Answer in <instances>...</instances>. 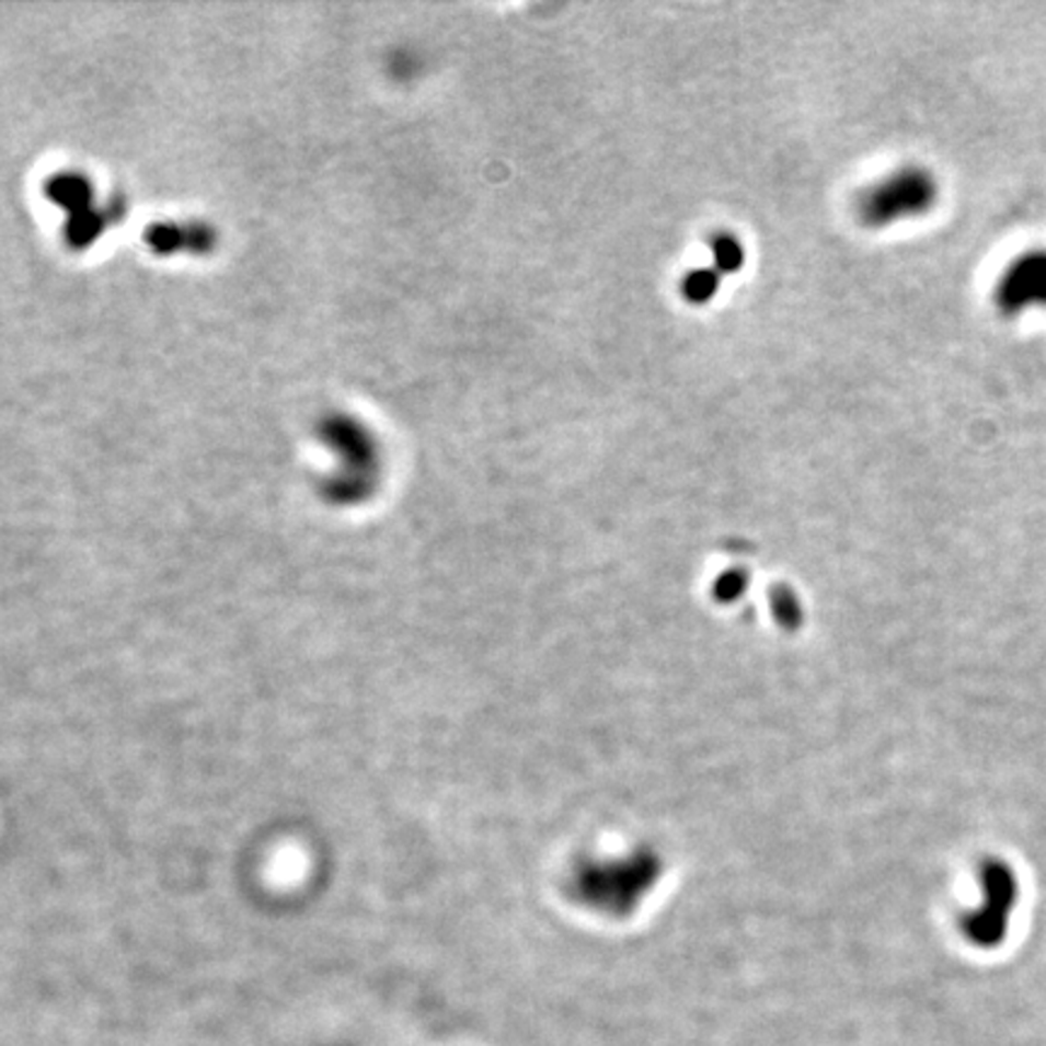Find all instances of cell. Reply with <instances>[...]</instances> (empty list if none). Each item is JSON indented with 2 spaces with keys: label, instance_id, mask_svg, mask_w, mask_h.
I'll use <instances>...</instances> for the list:
<instances>
[{
  "label": "cell",
  "instance_id": "6da1fadb",
  "mask_svg": "<svg viewBox=\"0 0 1046 1046\" xmlns=\"http://www.w3.org/2000/svg\"><path fill=\"white\" fill-rule=\"evenodd\" d=\"M938 202V182L933 172L906 165L870 185L858 197V216L867 228H887L908 218H918Z\"/></svg>",
  "mask_w": 1046,
  "mask_h": 1046
},
{
  "label": "cell",
  "instance_id": "7a4b0ae2",
  "mask_svg": "<svg viewBox=\"0 0 1046 1046\" xmlns=\"http://www.w3.org/2000/svg\"><path fill=\"white\" fill-rule=\"evenodd\" d=\"M720 284H722V274L717 269H712V267L691 269L681 279V296L686 298L688 303L705 306L717 296Z\"/></svg>",
  "mask_w": 1046,
  "mask_h": 1046
},
{
  "label": "cell",
  "instance_id": "3957f363",
  "mask_svg": "<svg viewBox=\"0 0 1046 1046\" xmlns=\"http://www.w3.org/2000/svg\"><path fill=\"white\" fill-rule=\"evenodd\" d=\"M710 252H712V269H717L722 277H727V274H737L744 267L746 250L737 235H729V233L715 235L710 243Z\"/></svg>",
  "mask_w": 1046,
  "mask_h": 1046
}]
</instances>
